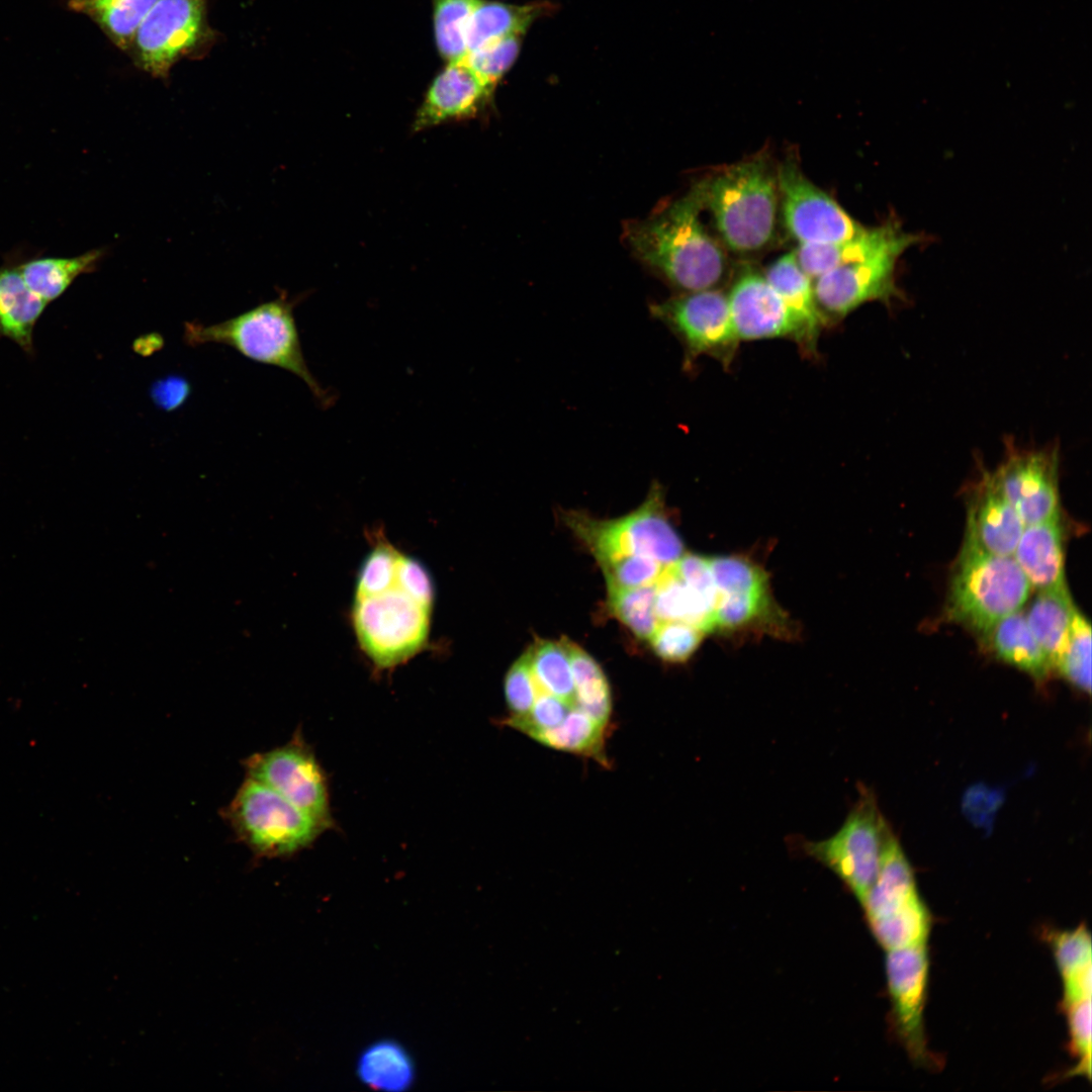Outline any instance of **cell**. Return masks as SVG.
Returning <instances> with one entry per match:
<instances>
[{
    "label": "cell",
    "instance_id": "6da1fadb",
    "mask_svg": "<svg viewBox=\"0 0 1092 1092\" xmlns=\"http://www.w3.org/2000/svg\"><path fill=\"white\" fill-rule=\"evenodd\" d=\"M697 185L652 217L627 233L635 254L685 292L715 288L724 278L726 257L704 228Z\"/></svg>",
    "mask_w": 1092,
    "mask_h": 1092
},
{
    "label": "cell",
    "instance_id": "7a4b0ae2",
    "mask_svg": "<svg viewBox=\"0 0 1092 1092\" xmlns=\"http://www.w3.org/2000/svg\"><path fill=\"white\" fill-rule=\"evenodd\" d=\"M296 302L282 292L278 298L221 323H186L183 339L191 347L225 345L253 361L284 369L299 377L326 408L334 396L318 383L304 359L293 314Z\"/></svg>",
    "mask_w": 1092,
    "mask_h": 1092
},
{
    "label": "cell",
    "instance_id": "3957f363",
    "mask_svg": "<svg viewBox=\"0 0 1092 1092\" xmlns=\"http://www.w3.org/2000/svg\"><path fill=\"white\" fill-rule=\"evenodd\" d=\"M696 185L729 249L751 253L767 246L775 233L779 191L777 171L764 157L730 165Z\"/></svg>",
    "mask_w": 1092,
    "mask_h": 1092
},
{
    "label": "cell",
    "instance_id": "277c9868",
    "mask_svg": "<svg viewBox=\"0 0 1092 1092\" xmlns=\"http://www.w3.org/2000/svg\"><path fill=\"white\" fill-rule=\"evenodd\" d=\"M1030 590L1013 556L992 554L965 540L950 579L946 616L983 636L1019 611Z\"/></svg>",
    "mask_w": 1092,
    "mask_h": 1092
},
{
    "label": "cell",
    "instance_id": "5b68a950",
    "mask_svg": "<svg viewBox=\"0 0 1092 1092\" xmlns=\"http://www.w3.org/2000/svg\"><path fill=\"white\" fill-rule=\"evenodd\" d=\"M561 518L598 563L645 556L668 566L684 554L682 541L668 519L657 482L650 486L643 504L624 517L600 520L580 511H567Z\"/></svg>",
    "mask_w": 1092,
    "mask_h": 1092
},
{
    "label": "cell",
    "instance_id": "8992f818",
    "mask_svg": "<svg viewBox=\"0 0 1092 1092\" xmlns=\"http://www.w3.org/2000/svg\"><path fill=\"white\" fill-rule=\"evenodd\" d=\"M892 835L874 793L859 787L856 801L833 835L823 840L798 836L792 841L795 848L830 869L862 903Z\"/></svg>",
    "mask_w": 1092,
    "mask_h": 1092
},
{
    "label": "cell",
    "instance_id": "52a82bcc",
    "mask_svg": "<svg viewBox=\"0 0 1092 1092\" xmlns=\"http://www.w3.org/2000/svg\"><path fill=\"white\" fill-rule=\"evenodd\" d=\"M223 817L258 858L293 854L326 829L284 797L248 777L223 809Z\"/></svg>",
    "mask_w": 1092,
    "mask_h": 1092
},
{
    "label": "cell",
    "instance_id": "ba28073f",
    "mask_svg": "<svg viewBox=\"0 0 1092 1092\" xmlns=\"http://www.w3.org/2000/svg\"><path fill=\"white\" fill-rule=\"evenodd\" d=\"M432 608L394 583L372 596L355 597L352 623L361 649L379 669L395 667L426 645Z\"/></svg>",
    "mask_w": 1092,
    "mask_h": 1092
},
{
    "label": "cell",
    "instance_id": "9c48e42d",
    "mask_svg": "<svg viewBox=\"0 0 1092 1092\" xmlns=\"http://www.w3.org/2000/svg\"><path fill=\"white\" fill-rule=\"evenodd\" d=\"M206 0H157L140 24L129 52L138 67L166 78L182 58L212 38Z\"/></svg>",
    "mask_w": 1092,
    "mask_h": 1092
},
{
    "label": "cell",
    "instance_id": "30bf717a",
    "mask_svg": "<svg viewBox=\"0 0 1092 1092\" xmlns=\"http://www.w3.org/2000/svg\"><path fill=\"white\" fill-rule=\"evenodd\" d=\"M918 241L919 237L905 232L876 253L816 278L814 293L826 323L840 320L870 301L889 303L900 298L896 265L901 255Z\"/></svg>",
    "mask_w": 1092,
    "mask_h": 1092
},
{
    "label": "cell",
    "instance_id": "8fae6325",
    "mask_svg": "<svg viewBox=\"0 0 1092 1092\" xmlns=\"http://www.w3.org/2000/svg\"><path fill=\"white\" fill-rule=\"evenodd\" d=\"M651 314L665 324L685 346V366L701 355L729 364L738 338L731 320L728 296L711 288L684 292L650 306Z\"/></svg>",
    "mask_w": 1092,
    "mask_h": 1092
},
{
    "label": "cell",
    "instance_id": "7c38bea8",
    "mask_svg": "<svg viewBox=\"0 0 1092 1092\" xmlns=\"http://www.w3.org/2000/svg\"><path fill=\"white\" fill-rule=\"evenodd\" d=\"M246 776L275 791L326 828L332 825L325 774L300 735L243 761Z\"/></svg>",
    "mask_w": 1092,
    "mask_h": 1092
},
{
    "label": "cell",
    "instance_id": "4fadbf2b",
    "mask_svg": "<svg viewBox=\"0 0 1092 1092\" xmlns=\"http://www.w3.org/2000/svg\"><path fill=\"white\" fill-rule=\"evenodd\" d=\"M777 183L786 226L800 245L842 242L864 230L813 184L794 160H787L779 167Z\"/></svg>",
    "mask_w": 1092,
    "mask_h": 1092
},
{
    "label": "cell",
    "instance_id": "5bb4252c",
    "mask_svg": "<svg viewBox=\"0 0 1092 1092\" xmlns=\"http://www.w3.org/2000/svg\"><path fill=\"white\" fill-rule=\"evenodd\" d=\"M1058 464L1054 451L1010 452L987 476L1027 526L1060 517Z\"/></svg>",
    "mask_w": 1092,
    "mask_h": 1092
},
{
    "label": "cell",
    "instance_id": "9a60e30c",
    "mask_svg": "<svg viewBox=\"0 0 1092 1092\" xmlns=\"http://www.w3.org/2000/svg\"><path fill=\"white\" fill-rule=\"evenodd\" d=\"M928 969L926 944L888 950L886 972L896 1028L909 1056L921 1065L935 1062L923 1025Z\"/></svg>",
    "mask_w": 1092,
    "mask_h": 1092
},
{
    "label": "cell",
    "instance_id": "2e32d148",
    "mask_svg": "<svg viewBox=\"0 0 1092 1092\" xmlns=\"http://www.w3.org/2000/svg\"><path fill=\"white\" fill-rule=\"evenodd\" d=\"M493 88L463 61L447 63L432 80L418 108L412 130L423 131L475 116L488 102Z\"/></svg>",
    "mask_w": 1092,
    "mask_h": 1092
},
{
    "label": "cell",
    "instance_id": "e0dca14e",
    "mask_svg": "<svg viewBox=\"0 0 1092 1092\" xmlns=\"http://www.w3.org/2000/svg\"><path fill=\"white\" fill-rule=\"evenodd\" d=\"M727 296L739 341L783 337L794 340L795 330L788 309L764 275L743 272Z\"/></svg>",
    "mask_w": 1092,
    "mask_h": 1092
},
{
    "label": "cell",
    "instance_id": "ac0fdd59",
    "mask_svg": "<svg viewBox=\"0 0 1092 1092\" xmlns=\"http://www.w3.org/2000/svg\"><path fill=\"white\" fill-rule=\"evenodd\" d=\"M968 512L965 540L989 553L1012 556L1025 525L987 474L979 483Z\"/></svg>",
    "mask_w": 1092,
    "mask_h": 1092
},
{
    "label": "cell",
    "instance_id": "d6986e66",
    "mask_svg": "<svg viewBox=\"0 0 1092 1092\" xmlns=\"http://www.w3.org/2000/svg\"><path fill=\"white\" fill-rule=\"evenodd\" d=\"M764 276L788 309L795 330L794 341L803 351L814 354L826 321L816 301L813 280L800 267L795 252L776 260Z\"/></svg>",
    "mask_w": 1092,
    "mask_h": 1092
},
{
    "label": "cell",
    "instance_id": "ffe728a7",
    "mask_svg": "<svg viewBox=\"0 0 1092 1092\" xmlns=\"http://www.w3.org/2000/svg\"><path fill=\"white\" fill-rule=\"evenodd\" d=\"M1031 587H1066L1060 517L1027 525L1012 554Z\"/></svg>",
    "mask_w": 1092,
    "mask_h": 1092
},
{
    "label": "cell",
    "instance_id": "44dd1931",
    "mask_svg": "<svg viewBox=\"0 0 1092 1092\" xmlns=\"http://www.w3.org/2000/svg\"><path fill=\"white\" fill-rule=\"evenodd\" d=\"M904 233L898 222L889 220L876 228H864L859 235L842 242L801 244L795 254L800 267L814 281L834 268L876 253Z\"/></svg>",
    "mask_w": 1092,
    "mask_h": 1092
},
{
    "label": "cell",
    "instance_id": "7402d4cb",
    "mask_svg": "<svg viewBox=\"0 0 1092 1092\" xmlns=\"http://www.w3.org/2000/svg\"><path fill=\"white\" fill-rule=\"evenodd\" d=\"M917 896L913 871L892 835L884 849L876 880L861 903L869 922L895 913Z\"/></svg>",
    "mask_w": 1092,
    "mask_h": 1092
},
{
    "label": "cell",
    "instance_id": "603a6c76",
    "mask_svg": "<svg viewBox=\"0 0 1092 1092\" xmlns=\"http://www.w3.org/2000/svg\"><path fill=\"white\" fill-rule=\"evenodd\" d=\"M982 637L998 658L1035 679H1044L1053 669L1020 610L999 620Z\"/></svg>",
    "mask_w": 1092,
    "mask_h": 1092
},
{
    "label": "cell",
    "instance_id": "cb8c5ba5",
    "mask_svg": "<svg viewBox=\"0 0 1092 1092\" xmlns=\"http://www.w3.org/2000/svg\"><path fill=\"white\" fill-rule=\"evenodd\" d=\"M47 304L29 289L17 268H0V338L31 353L34 326Z\"/></svg>",
    "mask_w": 1092,
    "mask_h": 1092
},
{
    "label": "cell",
    "instance_id": "d4e9b609",
    "mask_svg": "<svg viewBox=\"0 0 1092 1092\" xmlns=\"http://www.w3.org/2000/svg\"><path fill=\"white\" fill-rule=\"evenodd\" d=\"M1075 609L1066 586L1038 590L1025 614L1033 636L1053 668H1056L1067 644Z\"/></svg>",
    "mask_w": 1092,
    "mask_h": 1092
},
{
    "label": "cell",
    "instance_id": "484cf974",
    "mask_svg": "<svg viewBox=\"0 0 1092 1092\" xmlns=\"http://www.w3.org/2000/svg\"><path fill=\"white\" fill-rule=\"evenodd\" d=\"M546 8L542 3L512 5L478 0L466 26L467 53L504 36L524 34Z\"/></svg>",
    "mask_w": 1092,
    "mask_h": 1092
},
{
    "label": "cell",
    "instance_id": "4316f807",
    "mask_svg": "<svg viewBox=\"0 0 1092 1092\" xmlns=\"http://www.w3.org/2000/svg\"><path fill=\"white\" fill-rule=\"evenodd\" d=\"M1051 945L1063 980V1006L1091 998L1092 946L1086 926L1052 934Z\"/></svg>",
    "mask_w": 1092,
    "mask_h": 1092
},
{
    "label": "cell",
    "instance_id": "83f0119b",
    "mask_svg": "<svg viewBox=\"0 0 1092 1092\" xmlns=\"http://www.w3.org/2000/svg\"><path fill=\"white\" fill-rule=\"evenodd\" d=\"M655 612L659 622L681 621L713 631V616L717 599L707 597L688 585L672 569L664 568L655 583Z\"/></svg>",
    "mask_w": 1092,
    "mask_h": 1092
},
{
    "label": "cell",
    "instance_id": "f1b7e54d",
    "mask_svg": "<svg viewBox=\"0 0 1092 1092\" xmlns=\"http://www.w3.org/2000/svg\"><path fill=\"white\" fill-rule=\"evenodd\" d=\"M103 256L93 250L73 258H42L17 267L29 289L47 303L60 297L80 275L92 272Z\"/></svg>",
    "mask_w": 1092,
    "mask_h": 1092
},
{
    "label": "cell",
    "instance_id": "f546056e",
    "mask_svg": "<svg viewBox=\"0 0 1092 1092\" xmlns=\"http://www.w3.org/2000/svg\"><path fill=\"white\" fill-rule=\"evenodd\" d=\"M569 656L577 707L609 728L613 712L608 678L595 658L567 638L561 639Z\"/></svg>",
    "mask_w": 1092,
    "mask_h": 1092
},
{
    "label": "cell",
    "instance_id": "4dcf8cb0",
    "mask_svg": "<svg viewBox=\"0 0 1092 1092\" xmlns=\"http://www.w3.org/2000/svg\"><path fill=\"white\" fill-rule=\"evenodd\" d=\"M157 0H70V7L94 20L120 50L129 51L135 32Z\"/></svg>",
    "mask_w": 1092,
    "mask_h": 1092
},
{
    "label": "cell",
    "instance_id": "1f68e13d",
    "mask_svg": "<svg viewBox=\"0 0 1092 1092\" xmlns=\"http://www.w3.org/2000/svg\"><path fill=\"white\" fill-rule=\"evenodd\" d=\"M608 727L575 708L560 725L539 734L534 740L556 750L590 757L603 766H608Z\"/></svg>",
    "mask_w": 1092,
    "mask_h": 1092
},
{
    "label": "cell",
    "instance_id": "d6a6232c",
    "mask_svg": "<svg viewBox=\"0 0 1092 1092\" xmlns=\"http://www.w3.org/2000/svg\"><path fill=\"white\" fill-rule=\"evenodd\" d=\"M357 1067L361 1080L378 1090L402 1091L414 1079L410 1056L399 1044L388 1040L366 1049Z\"/></svg>",
    "mask_w": 1092,
    "mask_h": 1092
},
{
    "label": "cell",
    "instance_id": "836d02e7",
    "mask_svg": "<svg viewBox=\"0 0 1092 1092\" xmlns=\"http://www.w3.org/2000/svg\"><path fill=\"white\" fill-rule=\"evenodd\" d=\"M528 650L536 695L547 693L577 706L570 660L562 640L537 639Z\"/></svg>",
    "mask_w": 1092,
    "mask_h": 1092
},
{
    "label": "cell",
    "instance_id": "e575fe53",
    "mask_svg": "<svg viewBox=\"0 0 1092 1092\" xmlns=\"http://www.w3.org/2000/svg\"><path fill=\"white\" fill-rule=\"evenodd\" d=\"M870 924L879 942L894 950L926 944L931 920L918 895L895 913Z\"/></svg>",
    "mask_w": 1092,
    "mask_h": 1092
},
{
    "label": "cell",
    "instance_id": "d590c367",
    "mask_svg": "<svg viewBox=\"0 0 1092 1092\" xmlns=\"http://www.w3.org/2000/svg\"><path fill=\"white\" fill-rule=\"evenodd\" d=\"M477 1L432 0L435 42L445 62H460L466 56V26Z\"/></svg>",
    "mask_w": 1092,
    "mask_h": 1092
},
{
    "label": "cell",
    "instance_id": "8d00e7d4",
    "mask_svg": "<svg viewBox=\"0 0 1092 1092\" xmlns=\"http://www.w3.org/2000/svg\"><path fill=\"white\" fill-rule=\"evenodd\" d=\"M607 590L611 613L637 638L648 640L659 624L655 612V583Z\"/></svg>",
    "mask_w": 1092,
    "mask_h": 1092
},
{
    "label": "cell",
    "instance_id": "74e56055",
    "mask_svg": "<svg viewBox=\"0 0 1092 1092\" xmlns=\"http://www.w3.org/2000/svg\"><path fill=\"white\" fill-rule=\"evenodd\" d=\"M779 615L767 589L718 594L713 630L736 631L759 622L766 616Z\"/></svg>",
    "mask_w": 1092,
    "mask_h": 1092
},
{
    "label": "cell",
    "instance_id": "f35d334b",
    "mask_svg": "<svg viewBox=\"0 0 1092 1092\" xmlns=\"http://www.w3.org/2000/svg\"><path fill=\"white\" fill-rule=\"evenodd\" d=\"M1056 668L1076 688L1091 692V627L1076 608L1069 637Z\"/></svg>",
    "mask_w": 1092,
    "mask_h": 1092
},
{
    "label": "cell",
    "instance_id": "ab89813d",
    "mask_svg": "<svg viewBox=\"0 0 1092 1092\" xmlns=\"http://www.w3.org/2000/svg\"><path fill=\"white\" fill-rule=\"evenodd\" d=\"M523 34H511L468 52L462 60L484 83L495 84L515 63Z\"/></svg>",
    "mask_w": 1092,
    "mask_h": 1092
},
{
    "label": "cell",
    "instance_id": "60d3db41",
    "mask_svg": "<svg viewBox=\"0 0 1092 1092\" xmlns=\"http://www.w3.org/2000/svg\"><path fill=\"white\" fill-rule=\"evenodd\" d=\"M709 565L718 594L768 588L767 574L751 560L739 556L711 557Z\"/></svg>",
    "mask_w": 1092,
    "mask_h": 1092
},
{
    "label": "cell",
    "instance_id": "b9f144b4",
    "mask_svg": "<svg viewBox=\"0 0 1092 1092\" xmlns=\"http://www.w3.org/2000/svg\"><path fill=\"white\" fill-rule=\"evenodd\" d=\"M705 632L681 621L659 622L648 639L657 657L668 663L688 661L700 646Z\"/></svg>",
    "mask_w": 1092,
    "mask_h": 1092
},
{
    "label": "cell",
    "instance_id": "7bdbcfd3",
    "mask_svg": "<svg viewBox=\"0 0 1092 1092\" xmlns=\"http://www.w3.org/2000/svg\"><path fill=\"white\" fill-rule=\"evenodd\" d=\"M401 555L390 543L378 540L360 568L355 597L376 595L390 587L394 583Z\"/></svg>",
    "mask_w": 1092,
    "mask_h": 1092
},
{
    "label": "cell",
    "instance_id": "ee69618b",
    "mask_svg": "<svg viewBox=\"0 0 1092 1092\" xmlns=\"http://www.w3.org/2000/svg\"><path fill=\"white\" fill-rule=\"evenodd\" d=\"M607 588L638 587L654 584L666 566L645 556H624L599 563Z\"/></svg>",
    "mask_w": 1092,
    "mask_h": 1092
},
{
    "label": "cell",
    "instance_id": "f6af8a7d",
    "mask_svg": "<svg viewBox=\"0 0 1092 1092\" xmlns=\"http://www.w3.org/2000/svg\"><path fill=\"white\" fill-rule=\"evenodd\" d=\"M1068 1019L1070 1051L1077 1058L1070 1076H1091V998L1063 1006Z\"/></svg>",
    "mask_w": 1092,
    "mask_h": 1092
},
{
    "label": "cell",
    "instance_id": "bcb514c9",
    "mask_svg": "<svg viewBox=\"0 0 1092 1092\" xmlns=\"http://www.w3.org/2000/svg\"><path fill=\"white\" fill-rule=\"evenodd\" d=\"M504 691L509 709V716L505 719H518L530 712L536 699V687L528 649L509 668Z\"/></svg>",
    "mask_w": 1092,
    "mask_h": 1092
},
{
    "label": "cell",
    "instance_id": "7dc6e473",
    "mask_svg": "<svg viewBox=\"0 0 1092 1092\" xmlns=\"http://www.w3.org/2000/svg\"><path fill=\"white\" fill-rule=\"evenodd\" d=\"M395 584L415 600L432 608L434 584L427 568L420 561L401 555L395 575Z\"/></svg>",
    "mask_w": 1092,
    "mask_h": 1092
},
{
    "label": "cell",
    "instance_id": "c3c4849f",
    "mask_svg": "<svg viewBox=\"0 0 1092 1092\" xmlns=\"http://www.w3.org/2000/svg\"><path fill=\"white\" fill-rule=\"evenodd\" d=\"M671 566L675 574L688 585L707 597L717 599L718 593L708 558L684 553Z\"/></svg>",
    "mask_w": 1092,
    "mask_h": 1092
},
{
    "label": "cell",
    "instance_id": "681fc988",
    "mask_svg": "<svg viewBox=\"0 0 1092 1092\" xmlns=\"http://www.w3.org/2000/svg\"><path fill=\"white\" fill-rule=\"evenodd\" d=\"M189 391V384L184 378L169 376L153 385L151 395L161 408L173 411L186 400Z\"/></svg>",
    "mask_w": 1092,
    "mask_h": 1092
}]
</instances>
